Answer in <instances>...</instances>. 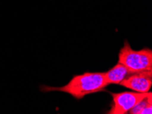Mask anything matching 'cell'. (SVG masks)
<instances>
[{
    "label": "cell",
    "instance_id": "obj_1",
    "mask_svg": "<svg viewBox=\"0 0 152 114\" xmlns=\"http://www.w3.org/2000/svg\"><path fill=\"white\" fill-rule=\"evenodd\" d=\"M108 85L104 73H85L75 75L68 84L61 88L42 85L40 90L44 92H63L79 100L86 95L103 91Z\"/></svg>",
    "mask_w": 152,
    "mask_h": 114
},
{
    "label": "cell",
    "instance_id": "obj_2",
    "mask_svg": "<svg viewBox=\"0 0 152 114\" xmlns=\"http://www.w3.org/2000/svg\"><path fill=\"white\" fill-rule=\"evenodd\" d=\"M118 62L125 66L130 74L152 71V51L149 48L135 51L125 41L119 53Z\"/></svg>",
    "mask_w": 152,
    "mask_h": 114
},
{
    "label": "cell",
    "instance_id": "obj_3",
    "mask_svg": "<svg viewBox=\"0 0 152 114\" xmlns=\"http://www.w3.org/2000/svg\"><path fill=\"white\" fill-rule=\"evenodd\" d=\"M113 98L111 108L107 113L124 114L129 113L142 99L149 94V92L139 93L137 92H124L110 93Z\"/></svg>",
    "mask_w": 152,
    "mask_h": 114
},
{
    "label": "cell",
    "instance_id": "obj_4",
    "mask_svg": "<svg viewBox=\"0 0 152 114\" xmlns=\"http://www.w3.org/2000/svg\"><path fill=\"white\" fill-rule=\"evenodd\" d=\"M119 85L134 92H149L152 85V71L131 74L122 81Z\"/></svg>",
    "mask_w": 152,
    "mask_h": 114
},
{
    "label": "cell",
    "instance_id": "obj_5",
    "mask_svg": "<svg viewBox=\"0 0 152 114\" xmlns=\"http://www.w3.org/2000/svg\"><path fill=\"white\" fill-rule=\"evenodd\" d=\"M106 81L108 85L109 84H119L122 81L127 77L130 74L128 70L126 68L125 66L121 63L118 62V64L114 66L109 71L106 73H104Z\"/></svg>",
    "mask_w": 152,
    "mask_h": 114
},
{
    "label": "cell",
    "instance_id": "obj_6",
    "mask_svg": "<svg viewBox=\"0 0 152 114\" xmlns=\"http://www.w3.org/2000/svg\"><path fill=\"white\" fill-rule=\"evenodd\" d=\"M129 113L132 114H151L152 113V93L149 92L148 96L131 109Z\"/></svg>",
    "mask_w": 152,
    "mask_h": 114
}]
</instances>
